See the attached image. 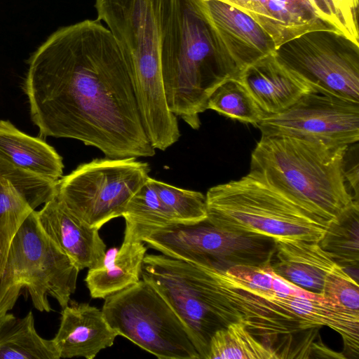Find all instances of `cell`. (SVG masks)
I'll list each match as a JSON object with an SVG mask.
<instances>
[{
	"instance_id": "obj_22",
	"label": "cell",
	"mask_w": 359,
	"mask_h": 359,
	"mask_svg": "<svg viewBox=\"0 0 359 359\" xmlns=\"http://www.w3.org/2000/svg\"><path fill=\"white\" fill-rule=\"evenodd\" d=\"M53 341L36 332L30 311L23 318L12 313L0 316V359H60Z\"/></svg>"
},
{
	"instance_id": "obj_20",
	"label": "cell",
	"mask_w": 359,
	"mask_h": 359,
	"mask_svg": "<svg viewBox=\"0 0 359 359\" xmlns=\"http://www.w3.org/2000/svg\"><path fill=\"white\" fill-rule=\"evenodd\" d=\"M147 248L140 241H123L109 250L102 264L88 269L85 281L93 298L104 299L140 280Z\"/></svg>"
},
{
	"instance_id": "obj_8",
	"label": "cell",
	"mask_w": 359,
	"mask_h": 359,
	"mask_svg": "<svg viewBox=\"0 0 359 359\" xmlns=\"http://www.w3.org/2000/svg\"><path fill=\"white\" fill-rule=\"evenodd\" d=\"M102 311L118 334L159 359H200L175 311L147 281L104 298Z\"/></svg>"
},
{
	"instance_id": "obj_12",
	"label": "cell",
	"mask_w": 359,
	"mask_h": 359,
	"mask_svg": "<svg viewBox=\"0 0 359 359\" xmlns=\"http://www.w3.org/2000/svg\"><path fill=\"white\" fill-rule=\"evenodd\" d=\"M257 126L262 137L352 145L359 140V102L313 87L285 111L264 116Z\"/></svg>"
},
{
	"instance_id": "obj_23",
	"label": "cell",
	"mask_w": 359,
	"mask_h": 359,
	"mask_svg": "<svg viewBox=\"0 0 359 359\" xmlns=\"http://www.w3.org/2000/svg\"><path fill=\"white\" fill-rule=\"evenodd\" d=\"M318 244L338 265L358 280V202H354L330 222Z\"/></svg>"
},
{
	"instance_id": "obj_18",
	"label": "cell",
	"mask_w": 359,
	"mask_h": 359,
	"mask_svg": "<svg viewBox=\"0 0 359 359\" xmlns=\"http://www.w3.org/2000/svg\"><path fill=\"white\" fill-rule=\"evenodd\" d=\"M118 334L102 310L87 303L71 301L61 312L59 329L53 341L60 358H94L111 346Z\"/></svg>"
},
{
	"instance_id": "obj_24",
	"label": "cell",
	"mask_w": 359,
	"mask_h": 359,
	"mask_svg": "<svg viewBox=\"0 0 359 359\" xmlns=\"http://www.w3.org/2000/svg\"><path fill=\"white\" fill-rule=\"evenodd\" d=\"M278 359L276 353L236 320L212 334L207 359Z\"/></svg>"
},
{
	"instance_id": "obj_7",
	"label": "cell",
	"mask_w": 359,
	"mask_h": 359,
	"mask_svg": "<svg viewBox=\"0 0 359 359\" xmlns=\"http://www.w3.org/2000/svg\"><path fill=\"white\" fill-rule=\"evenodd\" d=\"M79 271L46 234L33 210L10 245L0 276V316L11 310L22 294L41 312L52 310L48 296L65 307L76 290Z\"/></svg>"
},
{
	"instance_id": "obj_14",
	"label": "cell",
	"mask_w": 359,
	"mask_h": 359,
	"mask_svg": "<svg viewBox=\"0 0 359 359\" xmlns=\"http://www.w3.org/2000/svg\"><path fill=\"white\" fill-rule=\"evenodd\" d=\"M203 7L219 55L236 74L277 53L264 31L243 12L217 0H203Z\"/></svg>"
},
{
	"instance_id": "obj_1",
	"label": "cell",
	"mask_w": 359,
	"mask_h": 359,
	"mask_svg": "<svg viewBox=\"0 0 359 359\" xmlns=\"http://www.w3.org/2000/svg\"><path fill=\"white\" fill-rule=\"evenodd\" d=\"M23 90L41 137L75 139L111 158L156 154L124 55L98 20L52 33L31 55Z\"/></svg>"
},
{
	"instance_id": "obj_4",
	"label": "cell",
	"mask_w": 359,
	"mask_h": 359,
	"mask_svg": "<svg viewBox=\"0 0 359 359\" xmlns=\"http://www.w3.org/2000/svg\"><path fill=\"white\" fill-rule=\"evenodd\" d=\"M170 0H95L104 21L126 60L146 133L167 135L177 126L165 94L161 52Z\"/></svg>"
},
{
	"instance_id": "obj_3",
	"label": "cell",
	"mask_w": 359,
	"mask_h": 359,
	"mask_svg": "<svg viewBox=\"0 0 359 359\" xmlns=\"http://www.w3.org/2000/svg\"><path fill=\"white\" fill-rule=\"evenodd\" d=\"M161 72L170 110L192 129L201 126L215 89L238 76L216 48L203 0H170L163 27Z\"/></svg>"
},
{
	"instance_id": "obj_25",
	"label": "cell",
	"mask_w": 359,
	"mask_h": 359,
	"mask_svg": "<svg viewBox=\"0 0 359 359\" xmlns=\"http://www.w3.org/2000/svg\"><path fill=\"white\" fill-rule=\"evenodd\" d=\"M122 217L126 223L125 241H133L145 229L180 222L148 180L130 198Z\"/></svg>"
},
{
	"instance_id": "obj_13",
	"label": "cell",
	"mask_w": 359,
	"mask_h": 359,
	"mask_svg": "<svg viewBox=\"0 0 359 359\" xmlns=\"http://www.w3.org/2000/svg\"><path fill=\"white\" fill-rule=\"evenodd\" d=\"M305 46L279 49L277 55L299 73L313 87L359 102V61L358 52L325 45L304 42Z\"/></svg>"
},
{
	"instance_id": "obj_9",
	"label": "cell",
	"mask_w": 359,
	"mask_h": 359,
	"mask_svg": "<svg viewBox=\"0 0 359 359\" xmlns=\"http://www.w3.org/2000/svg\"><path fill=\"white\" fill-rule=\"evenodd\" d=\"M149 172V163L135 157L95 158L57 180L56 197L79 219L100 229L123 216Z\"/></svg>"
},
{
	"instance_id": "obj_6",
	"label": "cell",
	"mask_w": 359,
	"mask_h": 359,
	"mask_svg": "<svg viewBox=\"0 0 359 359\" xmlns=\"http://www.w3.org/2000/svg\"><path fill=\"white\" fill-rule=\"evenodd\" d=\"M242 321L279 358H325L330 349L319 330L327 326L342 334L348 325L346 311L336 304L273 290H251L240 302Z\"/></svg>"
},
{
	"instance_id": "obj_16",
	"label": "cell",
	"mask_w": 359,
	"mask_h": 359,
	"mask_svg": "<svg viewBox=\"0 0 359 359\" xmlns=\"http://www.w3.org/2000/svg\"><path fill=\"white\" fill-rule=\"evenodd\" d=\"M36 215L46 234L75 262L80 270L102 264L106 245L99 229L79 219L56 196L36 211Z\"/></svg>"
},
{
	"instance_id": "obj_10",
	"label": "cell",
	"mask_w": 359,
	"mask_h": 359,
	"mask_svg": "<svg viewBox=\"0 0 359 359\" xmlns=\"http://www.w3.org/2000/svg\"><path fill=\"white\" fill-rule=\"evenodd\" d=\"M137 239L164 255L205 268L263 265L270 262L274 248L270 238L231 232L207 219L151 227Z\"/></svg>"
},
{
	"instance_id": "obj_26",
	"label": "cell",
	"mask_w": 359,
	"mask_h": 359,
	"mask_svg": "<svg viewBox=\"0 0 359 359\" xmlns=\"http://www.w3.org/2000/svg\"><path fill=\"white\" fill-rule=\"evenodd\" d=\"M207 109L255 126L264 117L238 76L227 79L215 89L208 101Z\"/></svg>"
},
{
	"instance_id": "obj_15",
	"label": "cell",
	"mask_w": 359,
	"mask_h": 359,
	"mask_svg": "<svg viewBox=\"0 0 359 359\" xmlns=\"http://www.w3.org/2000/svg\"><path fill=\"white\" fill-rule=\"evenodd\" d=\"M238 79L245 86L264 116L280 113L313 86L277 55L264 57L241 71Z\"/></svg>"
},
{
	"instance_id": "obj_17",
	"label": "cell",
	"mask_w": 359,
	"mask_h": 359,
	"mask_svg": "<svg viewBox=\"0 0 359 359\" xmlns=\"http://www.w3.org/2000/svg\"><path fill=\"white\" fill-rule=\"evenodd\" d=\"M43 180L0 157V276L11 241L31 212L44 201Z\"/></svg>"
},
{
	"instance_id": "obj_27",
	"label": "cell",
	"mask_w": 359,
	"mask_h": 359,
	"mask_svg": "<svg viewBox=\"0 0 359 359\" xmlns=\"http://www.w3.org/2000/svg\"><path fill=\"white\" fill-rule=\"evenodd\" d=\"M148 181L180 222H197L207 219L206 198L201 192L176 187L150 177Z\"/></svg>"
},
{
	"instance_id": "obj_19",
	"label": "cell",
	"mask_w": 359,
	"mask_h": 359,
	"mask_svg": "<svg viewBox=\"0 0 359 359\" xmlns=\"http://www.w3.org/2000/svg\"><path fill=\"white\" fill-rule=\"evenodd\" d=\"M270 264L278 276L321 294L327 274L337 264L318 243L278 240L274 241Z\"/></svg>"
},
{
	"instance_id": "obj_2",
	"label": "cell",
	"mask_w": 359,
	"mask_h": 359,
	"mask_svg": "<svg viewBox=\"0 0 359 359\" xmlns=\"http://www.w3.org/2000/svg\"><path fill=\"white\" fill-rule=\"evenodd\" d=\"M348 146L262 136L252 152L249 174L331 221L358 202L346 176Z\"/></svg>"
},
{
	"instance_id": "obj_21",
	"label": "cell",
	"mask_w": 359,
	"mask_h": 359,
	"mask_svg": "<svg viewBox=\"0 0 359 359\" xmlns=\"http://www.w3.org/2000/svg\"><path fill=\"white\" fill-rule=\"evenodd\" d=\"M0 156L18 168L54 182L62 177V158L55 149L9 121L0 120Z\"/></svg>"
},
{
	"instance_id": "obj_28",
	"label": "cell",
	"mask_w": 359,
	"mask_h": 359,
	"mask_svg": "<svg viewBox=\"0 0 359 359\" xmlns=\"http://www.w3.org/2000/svg\"><path fill=\"white\" fill-rule=\"evenodd\" d=\"M321 294L327 302L359 313L358 283L338 264L327 274Z\"/></svg>"
},
{
	"instance_id": "obj_11",
	"label": "cell",
	"mask_w": 359,
	"mask_h": 359,
	"mask_svg": "<svg viewBox=\"0 0 359 359\" xmlns=\"http://www.w3.org/2000/svg\"><path fill=\"white\" fill-rule=\"evenodd\" d=\"M217 1L254 20L277 51L285 44L315 32L334 34L358 48V0Z\"/></svg>"
},
{
	"instance_id": "obj_5",
	"label": "cell",
	"mask_w": 359,
	"mask_h": 359,
	"mask_svg": "<svg viewBox=\"0 0 359 359\" xmlns=\"http://www.w3.org/2000/svg\"><path fill=\"white\" fill-rule=\"evenodd\" d=\"M205 198L210 223L244 236L318 243L330 222L249 173L210 188Z\"/></svg>"
}]
</instances>
